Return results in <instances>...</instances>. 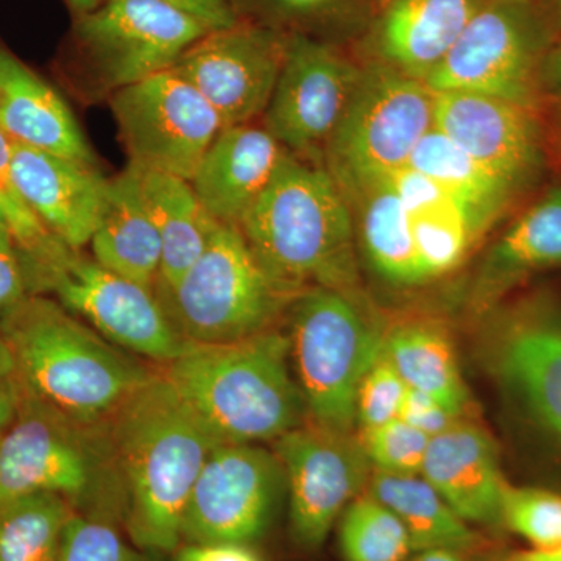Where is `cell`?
<instances>
[{"label":"cell","mask_w":561,"mask_h":561,"mask_svg":"<svg viewBox=\"0 0 561 561\" xmlns=\"http://www.w3.org/2000/svg\"><path fill=\"white\" fill-rule=\"evenodd\" d=\"M122 518L142 552H175L194 483L220 445L154 367L106 421Z\"/></svg>","instance_id":"cell-1"},{"label":"cell","mask_w":561,"mask_h":561,"mask_svg":"<svg viewBox=\"0 0 561 561\" xmlns=\"http://www.w3.org/2000/svg\"><path fill=\"white\" fill-rule=\"evenodd\" d=\"M0 331L22 390L77 423H106L154 373L46 295L0 313Z\"/></svg>","instance_id":"cell-2"},{"label":"cell","mask_w":561,"mask_h":561,"mask_svg":"<svg viewBox=\"0 0 561 561\" xmlns=\"http://www.w3.org/2000/svg\"><path fill=\"white\" fill-rule=\"evenodd\" d=\"M157 370L220 445H260L308 421L287 332L221 345L190 343Z\"/></svg>","instance_id":"cell-3"},{"label":"cell","mask_w":561,"mask_h":561,"mask_svg":"<svg viewBox=\"0 0 561 561\" xmlns=\"http://www.w3.org/2000/svg\"><path fill=\"white\" fill-rule=\"evenodd\" d=\"M238 228L262 267L287 290L359 289L353 213L323 165L287 151Z\"/></svg>","instance_id":"cell-4"},{"label":"cell","mask_w":561,"mask_h":561,"mask_svg":"<svg viewBox=\"0 0 561 561\" xmlns=\"http://www.w3.org/2000/svg\"><path fill=\"white\" fill-rule=\"evenodd\" d=\"M290 364L308 421L351 434L364 376L382 356L389 327L359 289L309 287L287 309Z\"/></svg>","instance_id":"cell-5"},{"label":"cell","mask_w":561,"mask_h":561,"mask_svg":"<svg viewBox=\"0 0 561 561\" xmlns=\"http://www.w3.org/2000/svg\"><path fill=\"white\" fill-rule=\"evenodd\" d=\"M38 493L58 494L84 515L122 512L106 423H77L22 390L16 419L0 440V507Z\"/></svg>","instance_id":"cell-6"},{"label":"cell","mask_w":561,"mask_h":561,"mask_svg":"<svg viewBox=\"0 0 561 561\" xmlns=\"http://www.w3.org/2000/svg\"><path fill=\"white\" fill-rule=\"evenodd\" d=\"M154 294L194 345L239 342L278 328L298 295L272 278L234 225H219L180 283Z\"/></svg>","instance_id":"cell-7"},{"label":"cell","mask_w":561,"mask_h":561,"mask_svg":"<svg viewBox=\"0 0 561 561\" xmlns=\"http://www.w3.org/2000/svg\"><path fill=\"white\" fill-rule=\"evenodd\" d=\"M21 260L28 294L54 295L62 308L119 348L162 365L190 346L154 290L116 275L83 251L60 242L44 256Z\"/></svg>","instance_id":"cell-8"},{"label":"cell","mask_w":561,"mask_h":561,"mask_svg":"<svg viewBox=\"0 0 561 561\" xmlns=\"http://www.w3.org/2000/svg\"><path fill=\"white\" fill-rule=\"evenodd\" d=\"M557 38L542 3L486 0L424 83L434 94L472 92L538 111L542 62Z\"/></svg>","instance_id":"cell-9"},{"label":"cell","mask_w":561,"mask_h":561,"mask_svg":"<svg viewBox=\"0 0 561 561\" xmlns=\"http://www.w3.org/2000/svg\"><path fill=\"white\" fill-rule=\"evenodd\" d=\"M434 108L435 94L424 81L368 61L324 149L323 168L339 187L390 176L409 164L434 127Z\"/></svg>","instance_id":"cell-10"},{"label":"cell","mask_w":561,"mask_h":561,"mask_svg":"<svg viewBox=\"0 0 561 561\" xmlns=\"http://www.w3.org/2000/svg\"><path fill=\"white\" fill-rule=\"evenodd\" d=\"M111 110L131 164L187 181L225 128L217 111L173 69L113 92Z\"/></svg>","instance_id":"cell-11"},{"label":"cell","mask_w":561,"mask_h":561,"mask_svg":"<svg viewBox=\"0 0 561 561\" xmlns=\"http://www.w3.org/2000/svg\"><path fill=\"white\" fill-rule=\"evenodd\" d=\"M273 453L289 493L291 538L301 549L317 551L345 508L365 493L370 460L359 438L311 421L276 438Z\"/></svg>","instance_id":"cell-12"},{"label":"cell","mask_w":561,"mask_h":561,"mask_svg":"<svg viewBox=\"0 0 561 561\" xmlns=\"http://www.w3.org/2000/svg\"><path fill=\"white\" fill-rule=\"evenodd\" d=\"M208 32L160 0H103L76 25L84 57L113 92L171 70Z\"/></svg>","instance_id":"cell-13"},{"label":"cell","mask_w":561,"mask_h":561,"mask_svg":"<svg viewBox=\"0 0 561 561\" xmlns=\"http://www.w3.org/2000/svg\"><path fill=\"white\" fill-rule=\"evenodd\" d=\"M360 70L328 41L287 35L264 127L289 153L319 164L348 108Z\"/></svg>","instance_id":"cell-14"},{"label":"cell","mask_w":561,"mask_h":561,"mask_svg":"<svg viewBox=\"0 0 561 561\" xmlns=\"http://www.w3.org/2000/svg\"><path fill=\"white\" fill-rule=\"evenodd\" d=\"M284 486L275 453L260 445L217 446L191 491L181 545L260 540L271 527Z\"/></svg>","instance_id":"cell-15"},{"label":"cell","mask_w":561,"mask_h":561,"mask_svg":"<svg viewBox=\"0 0 561 561\" xmlns=\"http://www.w3.org/2000/svg\"><path fill=\"white\" fill-rule=\"evenodd\" d=\"M286 46L284 33L239 21L206 33L172 69L201 92L225 127L251 124L267 110Z\"/></svg>","instance_id":"cell-16"},{"label":"cell","mask_w":561,"mask_h":561,"mask_svg":"<svg viewBox=\"0 0 561 561\" xmlns=\"http://www.w3.org/2000/svg\"><path fill=\"white\" fill-rule=\"evenodd\" d=\"M485 362L497 383L561 446V305L531 300L493 321Z\"/></svg>","instance_id":"cell-17"},{"label":"cell","mask_w":561,"mask_h":561,"mask_svg":"<svg viewBox=\"0 0 561 561\" xmlns=\"http://www.w3.org/2000/svg\"><path fill=\"white\" fill-rule=\"evenodd\" d=\"M434 125L513 190L540 175L545 138L537 110L472 92L435 94Z\"/></svg>","instance_id":"cell-18"},{"label":"cell","mask_w":561,"mask_h":561,"mask_svg":"<svg viewBox=\"0 0 561 561\" xmlns=\"http://www.w3.org/2000/svg\"><path fill=\"white\" fill-rule=\"evenodd\" d=\"M13 176L41 224L70 249L83 250L108 205L110 179L98 165L13 142Z\"/></svg>","instance_id":"cell-19"},{"label":"cell","mask_w":561,"mask_h":561,"mask_svg":"<svg viewBox=\"0 0 561 561\" xmlns=\"http://www.w3.org/2000/svg\"><path fill=\"white\" fill-rule=\"evenodd\" d=\"M486 0H375L365 50L424 81L453 49Z\"/></svg>","instance_id":"cell-20"},{"label":"cell","mask_w":561,"mask_h":561,"mask_svg":"<svg viewBox=\"0 0 561 561\" xmlns=\"http://www.w3.org/2000/svg\"><path fill=\"white\" fill-rule=\"evenodd\" d=\"M287 150L265 127H225L213 140L192 176L203 208L220 225L241 224L267 190Z\"/></svg>","instance_id":"cell-21"},{"label":"cell","mask_w":561,"mask_h":561,"mask_svg":"<svg viewBox=\"0 0 561 561\" xmlns=\"http://www.w3.org/2000/svg\"><path fill=\"white\" fill-rule=\"evenodd\" d=\"M420 476L463 522L500 529L502 476L496 446L482 427L460 420L430 440Z\"/></svg>","instance_id":"cell-22"},{"label":"cell","mask_w":561,"mask_h":561,"mask_svg":"<svg viewBox=\"0 0 561 561\" xmlns=\"http://www.w3.org/2000/svg\"><path fill=\"white\" fill-rule=\"evenodd\" d=\"M404 208L424 284L456 271L486 230L451 192L413 169L389 176Z\"/></svg>","instance_id":"cell-23"},{"label":"cell","mask_w":561,"mask_h":561,"mask_svg":"<svg viewBox=\"0 0 561 561\" xmlns=\"http://www.w3.org/2000/svg\"><path fill=\"white\" fill-rule=\"evenodd\" d=\"M0 130L22 146L98 165L68 103L5 51H0Z\"/></svg>","instance_id":"cell-24"},{"label":"cell","mask_w":561,"mask_h":561,"mask_svg":"<svg viewBox=\"0 0 561 561\" xmlns=\"http://www.w3.org/2000/svg\"><path fill=\"white\" fill-rule=\"evenodd\" d=\"M560 267L561 187H553L524 210L486 251L472 280L471 305L486 311L535 273Z\"/></svg>","instance_id":"cell-25"},{"label":"cell","mask_w":561,"mask_h":561,"mask_svg":"<svg viewBox=\"0 0 561 561\" xmlns=\"http://www.w3.org/2000/svg\"><path fill=\"white\" fill-rule=\"evenodd\" d=\"M90 247L91 256L103 267L147 289H157L161 236L144 194L140 171L131 162L110 180L108 205Z\"/></svg>","instance_id":"cell-26"},{"label":"cell","mask_w":561,"mask_h":561,"mask_svg":"<svg viewBox=\"0 0 561 561\" xmlns=\"http://www.w3.org/2000/svg\"><path fill=\"white\" fill-rule=\"evenodd\" d=\"M341 190L350 203L357 245L368 267L397 289L424 286L404 208L389 176Z\"/></svg>","instance_id":"cell-27"},{"label":"cell","mask_w":561,"mask_h":561,"mask_svg":"<svg viewBox=\"0 0 561 561\" xmlns=\"http://www.w3.org/2000/svg\"><path fill=\"white\" fill-rule=\"evenodd\" d=\"M139 171L144 194L161 236V271L154 290H171L202 256L220 224L203 208L191 181Z\"/></svg>","instance_id":"cell-28"},{"label":"cell","mask_w":561,"mask_h":561,"mask_svg":"<svg viewBox=\"0 0 561 561\" xmlns=\"http://www.w3.org/2000/svg\"><path fill=\"white\" fill-rule=\"evenodd\" d=\"M383 353L409 389L423 391L463 419L470 393L448 332L430 320H409L387 330Z\"/></svg>","instance_id":"cell-29"},{"label":"cell","mask_w":561,"mask_h":561,"mask_svg":"<svg viewBox=\"0 0 561 561\" xmlns=\"http://www.w3.org/2000/svg\"><path fill=\"white\" fill-rule=\"evenodd\" d=\"M365 493L397 515L413 552L446 548L467 553L481 542L471 524L463 522L423 476L373 470Z\"/></svg>","instance_id":"cell-30"},{"label":"cell","mask_w":561,"mask_h":561,"mask_svg":"<svg viewBox=\"0 0 561 561\" xmlns=\"http://www.w3.org/2000/svg\"><path fill=\"white\" fill-rule=\"evenodd\" d=\"M408 168L451 192L486 231L519 194L435 125L421 138Z\"/></svg>","instance_id":"cell-31"},{"label":"cell","mask_w":561,"mask_h":561,"mask_svg":"<svg viewBox=\"0 0 561 561\" xmlns=\"http://www.w3.org/2000/svg\"><path fill=\"white\" fill-rule=\"evenodd\" d=\"M76 508L58 494L38 493L0 507V561H55Z\"/></svg>","instance_id":"cell-32"},{"label":"cell","mask_w":561,"mask_h":561,"mask_svg":"<svg viewBox=\"0 0 561 561\" xmlns=\"http://www.w3.org/2000/svg\"><path fill=\"white\" fill-rule=\"evenodd\" d=\"M339 545L343 561H405L413 552L397 515L368 493H362L342 513Z\"/></svg>","instance_id":"cell-33"},{"label":"cell","mask_w":561,"mask_h":561,"mask_svg":"<svg viewBox=\"0 0 561 561\" xmlns=\"http://www.w3.org/2000/svg\"><path fill=\"white\" fill-rule=\"evenodd\" d=\"M370 0H231L239 20L264 25L284 35L319 38L320 32L345 25Z\"/></svg>","instance_id":"cell-34"},{"label":"cell","mask_w":561,"mask_h":561,"mask_svg":"<svg viewBox=\"0 0 561 561\" xmlns=\"http://www.w3.org/2000/svg\"><path fill=\"white\" fill-rule=\"evenodd\" d=\"M502 526L529 542L530 549L561 546V494L505 483Z\"/></svg>","instance_id":"cell-35"},{"label":"cell","mask_w":561,"mask_h":561,"mask_svg":"<svg viewBox=\"0 0 561 561\" xmlns=\"http://www.w3.org/2000/svg\"><path fill=\"white\" fill-rule=\"evenodd\" d=\"M0 209L22 257H39L49 253L60 239L43 224L25 203L13 176V140L0 130Z\"/></svg>","instance_id":"cell-36"},{"label":"cell","mask_w":561,"mask_h":561,"mask_svg":"<svg viewBox=\"0 0 561 561\" xmlns=\"http://www.w3.org/2000/svg\"><path fill=\"white\" fill-rule=\"evenodd\" d=\"M55 561H149L146 553L125 541L105 516L76 512L68 524Z\"/></svg>","instance_id":"cell-37"},{"label":"cell","mask_w":561,"mask_h":561,"mask_svg":"<svg viewBox=\"0 0 561 561\" xmlns=\"http://www.w3.org/2000/svg\"><path fill=\"white\" fill-rule=\"evenodd\" d=\"M373 470L389 474H420L431 437L398 419L359 434Z\"/></svg>","instance_id":"cell-38"},{"label":"cell","mask_w":561,"mask_h":561,"mask_svg":"<svg viewBox=\"0 0 561 561\" xmlns=\"http://www.w3.org/2000/svg\"><path fill=\"white\" fill-rule=\"evenodd\" d=\"M405 391L408 386L382 353L357 390L356 427L359 434L400 419Z\"/></svg>","instance_id":"cell-39"},{"label":"cell","mask_w":561,"mask_h":561,"mask_svg":"<svg viewBox=\"0 0 561 561\" xmlns=\"http://www.w3.org/2000/svg\"><path fill=\"white\" fill-rule=\"evenodd\" d=\"M401 420L416 430L424 432L427 437H435L442 432L451 430L459 423L460 416L454 415L440 402L415 389L405 391L404 404H402Z\"/></svg>","instance_id":"cell-40"},{"label":"cell","mask_w":561,"mask_h":561,"mask_svg":"<svg viewBox=\"0 0 561 561\" xmlns=\"http://www.w3.org/2000/svg\"><path fill=\"white\" fill-rule=\"evenodd\" d=\"M27 295V279L20 249L9 228L0 227V313Z\"/></svg>","instance_id":"cell-41"},{"label":"cell","mask_w":561,"mask_h":561,"mask_svg":"<svg viewBox=\"0 0 561 561\" xmlns=\"http://www.w3.org/2000/svg\"><path fill=\"white\" fill-rule=\"evenodd\" d=\"M160 2L201 22L209 32L230 28L241 21L232 9L231 0H160Z\"/></svg>","instance_id":"cell-42"},{"label":"cell","mask_w":561,"mask_h":561,"mask_svg":"<svg viewBox=\"0 0 561 561\" xmlns=\"http://www.w3.org/2000/svg\"><path fill=\"white\" fill-rule=\"evenodd\" d=\"M173 561H262L251 545L242 542H183Z\"/></svg>","instance_id":"cell-43"},{"label":"cell","mask_w":561,"mask_h":561,"mask_svg":"<svg viewBox=\"0 0 561 561\" xmlns=\"http://www.w3.org/2000/svg\"><path fill=\"white\" fill-rule=\"evenodd\" d=\"M542 99L553 98L561 102V35L552 44L541 68Z\"/></svg>","instance_id":"cell-44"},{"label":"cell","mask_w":561,"mask_h":561,"mask_svg":"<svg viewBox=\"0 0 561 561\" xmlns=\"http://www.w3.org/2000/svg\"><path fill=\"white\" fill-rule=\"evenodd\" d=\"M22 400V387L16 376L0 382V440L16 419Z\"/></svg>","instance_id":"cell-45"},{"label":"cell","mask_w":561,"mask_h":561,"mask_svg":"<svg viewBox=\"0 0 561 561\" xmlns=\"http://www.w3.org/2000/svg\"><path fill=\"white\" fill-rule=\"evenodd\" d=\"M405 561H467V559H465V552L456 549L435 548L412 552Z\"/></svg>","instance_id":"cell-46"},{"label":"cell","mask_w":561,"mask_h":561,"mask_svg":"<svg viewBox=\"0 0 561 561\" xmlns=\"http://www.w3.org/2000/svg\"><path fill=\"white\" fill-rule=\"evenodd\" d=\"M13 376H16V362H14L9 342L5 341L2 331H0V382L13 378Z\"/></svg>","instance_id":"cell-47"},{"label":"cell","mask_w":561,"mask_h":561,"mask_svg":"<svg viewBox=\"0 0 561 561\" xmlns=\"http://www.w3.org/2000/svg\"><path fill=\"white\" fill-rule=\"evenodd\" d=\"M512 553L516 559L523 561H561V546H557V548L552 549H545V551L527 549V551Z\"/></svg>","instance_id":"cell-48"},{"label":"cell","mask_w":561,"mask_h":561,"mask_svg":"<svg viewBox=\"0 0 561 561\" xmlns=\"http://www.w3.org/2000/svg\"><path fill=\"white\" fill-rule=\"evenodd\" d=\"M552 27L556 28L557 35H561V0H548L542 3Z\"/></svg>","instance_id":"cell-49"},{"label":"cell","mask_w":561,"mask_h":561,"mask_svg":"<svg viewBox=\"0 0 561 561\" xmlns=\"http://www.w3.org/2000/svg\"><path fill=\"white\" fill-rule=\"evenodd\" d=\"M68 2L70 3V7L77 11V14H81L95 9V7L103 2V0H68Z\"/></svg>","instance_id":"cell-50"},{"label":"cell","mask_w":561,"mask_h":561,"mask_svg":"<svg viewBox=\"0 0 561 561\" xmlns=\"http://www.w3.org/2000/svg\"><path fill=\"white\" fill-rule=\"evenodd\" d=\"M489 561H523V560L516 559V557L513 556V553H508V556L496 557V559H491Z\"/></svg>","instance_id":"cell-51"},{"label":"cell","mask_w":561,"mask_h":561,"mask_svg":"<svg viewBox=\"0 0 561 561\" xmlns=\"http://www.w3.org/2000/svg\"><path fill=\"white\" fill-rule=\"evenodd\" d=\"M0 227H7L5 217H3L2 209H0ZM9 228V227H7Z\"/></svg>","instance_id":"cell-52"},{"label":"cell","mask_w":561,"mask_h":561,"mask_svg":"<svg viewBox=\"0 0 561 561\" xmlns=\"http://www.w3.org/2000/svg\"><path fill=\"white\" fill-rule=\"evenodd\" d=\"M507 2H540V0H507Z\"/></svg>","instance_id":"cell-53"},{"label":"cell","mask_w":561,"mask_h":561,"mask_svg":"<svg viewBox=\"0 0 561 561\" xmlns=\"http://www.w3.org/2000/svg\"><path fill=\"white\" fill-rule=\"evenodd\" d=\"M370 2L373 3V2H375V0H370Z\"/></svg>","instance_id":"cell-54"}]
</instances>
